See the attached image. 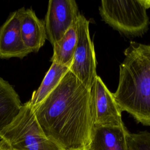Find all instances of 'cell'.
I'll return each mask as SVG.
<instances>
[{"instance_id": "cell-14", "label": "cell", "mask_w": 150, "mask_h": 150, "mask_svg": "<svg viewBox=\"0 0 150 150\" xmlns=\"http://www.w3.org/2000/svg\"><path fill=\"white\" fill-rule=\"evenodd\" d=\"M128 150H150V132H129L127 137Z\"/></svg>"}, {"instance_id": "cell-15", "label": "cell", "mask_w": 150, "mask_h": 150, "mask_svg": "<svg viewBox=\"0 0 150 150\" xmlns=\"http://www.w3.org/2000/svg\"><path fill=\"white\" fill-rule=\"evenodd\" d=\"M142 3L144 4V5L145 6V7L147 8H150V1L149 0H142Z\"/></svg>"}, {"instance_id": "cell-7", "label": "cell", "mask_w": 150, "mask_h": 150, "mask_svg": "<svg viewBox=\"0 0 150 150\" xmlns=\"http://www.w3.org/2000/svg\"><path fill=\"white\" fill-rule=\"evenodd\" d=\"M91 109L94 126L121 125L124 124L121 112L111 93L99 76L91 88Z\"/></svg>"}, {"instance_id": "cell-13", "label": "cell", "mask_w": 150, "mask_h": 150, "mask_svg": "<svg viewBox=\"0 0 150 150\" xmlns=\"http://www.w3.org/2000/svg\"><path fill=\"white\" fill-rule=\"evenodd\" d=\"M77 42V23L71 26L57 42L53 47V54L50 59L55 62L70 68Z\"/></svg>"}, {"instance_id": "cell-18", "label": "cell", "mask_w": 150, "mask_h": 150, "mask_svg": "<svg viewBox=\"0 0 150 150\" xmlns=\"http://www.w3.org/2000/svg\"><path fill=\"white\" fill-rule=\"evenodd\" d=\"M77 150H87V149H77Z\"/></svg>"}, {"instance_id": "cell-11", "label": "cell", "mask_w": 150, "mask_h": 150, "mask_svg": "<svg viewBox=\"0 0 150 150\" xmlns=\"http://www.w3.org/2000/svg\"><path fill=\"white\" fill-rule=\"evenodd\" d=\"M22 105L14 88L0 77V133L15 119Z\"/></svg>"}, {"instance_id": "cell-4", "label": "cell", "mask_w": 150, "mask_h": 150, "mask_svg": "<svg viewBox=\"0 0 150 150\" xmlns=\"http://www.w3.org/2000/svg\"><path fill=\"white\" fill-rule=\"evenodd\" d=\"M102 20L127 36H139L149 28L146 8L142 0H102L99 7Z\"/></svg>"}, {"instance_id": "cell-8", "label": "cell", "mask_w": 150, "mask_h": 150, "mask_svg": "<svg viewBox=\"0 0 150 150\" xmlns=\"http://www.w3.org/2000/svg\"><path fill=\"white\" fill-rule=\"evenodd\" d=\"M30 53L22 40L19 16L15 11L0 27V58L23 59Z\"/></svg>"}, {"instance_id": "cell-17", "label": "cell", "mask_w": 150, "mask_h": 150, "mask_svg": "<svg viewBox=\"0 0 150 150\" xmlns=\"http://www.w3.org/2000/svg\"><path fill=\"white\" fill-rule=\"evenodd\" d=\"M1 141V142H2V141ZM2 144H3V143H2ZM3 145H4V147H5V148H6V150H11V149H8V148H6V146H5V145H4V144H3Z\"/></svg>"}, {"instance_id": "cell-12", "label": "cell", "mask_w": 150, "mask_h": 150, "mask_svg": "<svg viewBox=\"0 0 150 150\" xmlns=\"http://www.w3.org/2000/svg\"><path fill=\"white\" fill-rule=\"evenodd\" d=\"M69 70V68L52 62L49 70L46 73L39 88L33 92L29 100L30 105L34 107L42 102L58 86L63 77Z\"/></svg>"}, {"instance_id": "cell-10", "label": "cell", "mask_w": 150, "mask_h": 150, "mask_svg": "<svg viewBox=\"0 0 150 150\" xmlns=\"http://www.w3.org/2000/svg\"><path fill=\"white\" fill-rule=\"evenodd\" d=\"M17 11L23 43L30 53L38 52L47 39L44 21L31 8L23 7Z\"/></svg>"}, {"instance_id": "cell-3", "label": "cell", "mask_w": 150, "mask_h": 150, "mask_svg": "<svg viewBox=\"0 0 150 150\" xmlns=\"http://www.w3.org/2000/svg\"><path fill=\"white\" fill-rule=\"evenodd\" d=\"M0 138L11 150H63L45 135L29 101L22 104L15 119L0 133Z\"/></svg>"}, {"instance_id": "cell-5", "label": "cell", "mask_w": 150, "mask_h": 150, "mask_svg": "<svg viewBox=\"0 0 150 150\" xmlns=\"http://www.w3.org/2000/svg\"><path fill=\"white\" fill-rule=\"evenodd\" d=\"M77 42L69 70L89 90L97 75L96 58L90 36L89 22L80 15L77 22Z\"/></svg>"}, {"instance_id": "cell-2", "label": "cell", "mask_w": 150, "mask_h": 150, "mask_svg": "<svg viewBox=\"0 0 150 150\" xmlns=\"http://www.w3.org/2000/svg\"><path fill=\"white\" fill-rule=\"evenodd\" d=\"M120 65L118 85L113 93L121 111L137 122L150 125V45L131 42Z\"/></svg>"}, {"instance_id": "cell-6", "label": "cell", "mask_w": 150, "mask_h": 150, "mask_svg": "<svg viewBox=\"0 0 150 150\" xmlns=\"http://www.w3.org/2000/svg\"><path fill=\"white\" fill-rule=\"evenodd\" d=\"M74 0H50L43 20L47 39L52 46L76 24L80 16Z\"/></svg>"}, {"instance_id": "cell-16", "label": "cell", "mask_w": 150, "mask_h": 150, "mask_svg": "<svg viewBox=\"0 0 150 150\" xmlns=\"http://www.w3.org/2000/svg\"><path fill=\"white\" fill-rule=\"evenodd\" d=\"M0 150H6V148L4 147L2 142L0 141Z\"/></svg>"}, {"instance_id": "cell-9", "label": "cell", "mask_w": 150, "mask_h": 150, "mask_svg": "<svg viewBox=\"0 0 150 150\" xmlns=\"http://www.w3.org/2000/svg\"><path fill=\"white\" fill-rule=\"evenodd\" d=\"M129 132L121 125L94 126L87 150H128Z\"/></svg>"}, {"instance_id": "cell-1", "label": "cell", "mask_w": 150, "mask_h": 150, "mask_svg": "<svg viewBox=\"0 0 150 150\" xmlns=\"http://www.w3.org/2000/svg\"><path fill=\"white\" fill-rule=\"evenodd\" d=\"M32 108L45 135L63 150L87 149L94 127L90 90L70 70Z\"/></svg>"}]
</instances>
